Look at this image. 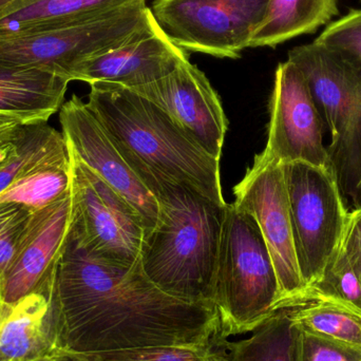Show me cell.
<instances>
[{
  "mask_svg": "<svg viewBox=\"0 0 361 361\" xmlns=\"http://www.w3.org/2000/svg\"><path fill=\"white\" fill-rule=\"evenodd\" d=\"M55 295L61 353L208 350L219 331L216 309L169 296L150 281L140 262L125 267L94 258L71 229L57 264Z\"/></svg>",
  "mask_w": 361,
  "mask_h": 361,
  "instance_id": "cell-1",
  "label": "cell"
},
{
  "mask_svg": "<svg viewBox=\"0 0 361 361\" xmlns=\"http://www.w3.org/2000/svg\"><path fill=\"white\" fill-rule=\"evenodd\" d=\"M133 171L159 206L158 221L142 242L144 274L169 296L216 309L214 276L227 203H216L156 171Z\"/></svg>",
  "mask_w": 361,
  "mask_h": 361,
  "instance_id": "cell-2",
  "label": "cell"
},
{
  "mask_svg": "<svg viewBox=\"0 0 361 361\" xmlns=\"http://www.w3.org/2000/svg\"><path fill=\"white\" fill-rule=\"evenodd\" d=\"M89 109L131 169L156 171L226 204L221 185L220 160L210 156L160 108L120 85H90Z\"/></svg>",
  "mask_w": 361,
  "mask_h": 361,
  "instance_id": "cell-3",
  "label": "cell"
},
{
  "mask_svg": "<svg viewBox=\"0 0 361 361\" xmlns=\"http://www.w3.org/2000/svg\"><path fill=\"white\" fill-rule=\"evenodd\" d=\"M154 23L145 0L80 18L0 30V66L37 69L70 80L82 61L133 39Z\"/></svg>",
  "mask_w": 361,
  "mask_h": 361,
  "instance_id": "cell-4",
  "label": "cell"
},
{
  "mask_svg": "<svg viewBox=\"0 0 361 361\" xmlns=\"http://www.w3.org/2000/svg\"><path fill=\"white\" fill-rule=\"evenodd\" d=\"M278 301L277 274L256 220L226 204L214 283L218 334L250 330L277 311Z\"/></svg>",
  "mask_w": 361,
  "mask_h": 361,
  "instance_id": "cell-5",
  "label": "cell"
},
{
  "mask_svg": "<svg viewBox=\"0 0 361 361\" xmlns=\"http://www.w3.org/2000/svg\"><path fill=\"white\" fill-rule=\"evenodd\" d=\"M305 75L324 126L330 131L328 152L343 197L361 207V71L318 42L288 52ZM347 200V199H345Z\"/></svg>",
  "mask_w": 361,
  "mask_h": 361,
  "instance_id": "cell-6",
  "label": "cell"
},
{
  "mask_svg": "<svg viewBox=\"0 0 361 361\" xmlns=\"http://www.w3.org/2000/svg\"><path fill=\"white\" fill-rule=\"evenodd\" d=\"M299 269L305 290L318 281L338 252L349 210L331 167L282 165Z\"/></svg>",
  "mask_w": 361,
  "mask_h": 361,
  "instance_id": "cell-7",
  "label": "cell"
},
{
  "mask_svg": "<svg viewBox=\"0 0 361 361\" xmlns=\"http://www.w3.org/2000/svg\"><path fill=\"white\" fill-rule=\"evenodd\" d=\"M69 152L72 233L94 258L120 267L137 264L146 231L139 212Z\"/></svg>",
  "mask_w": 361,
  "mask_h": 361,
  "instance_id": "cell-8",
  "label": "cell"
},
{
  "mask_svg": "<svg viewBox=\"0 0 361 361\" xmlns=\"http://www.w3.org/2000/svg\"><path fill=\"white\" fill-rule=\"evenodd\" d=\"M269 0H154L161 31L184 51L237 59L250 48Z\"/></svg>",
  "mask_w": 361,
  "mask_h": 361,
  "instance_id": "cell-9",
  "label": "cell"
},
{
  "mask_svg": "<svg viewBox=\"0 0 361 361\" xmlns=\"http://www.w3.org/2000/svg\"><path fill=\"white\" fill-rule=\"evenodd\" d=\"M233 203L256 220L269 248L279 283L277 310L295 307L305 293V284L297 258L282 165L254 160L233 188Z\"/></svg>",
  "mask_w": 361,
  "mask_h": 361,
  "instance_id": "cell-10",
  "label": "cell"
},
{
  "mask_svg": "<svg viewBox=\"0 0 361 361\" xmlns=\"http://www.w3.org/2000/svg\"><path fill=\"white\" fill-rule=\"evenodd\" d=\"M269 114L267 146L255 161L333 169L324 144V120L305 75L292 61L280 63L276 69Z\"/></svg>",
  "mask_w": 361,
  "mask_h": 361,
  "instance_id": "cell-11",
  "label": "cell"
},
{
  "mask_svg": "<svg viewBox=\"0 0 361 361\" xmlns=\"http://www.w3.org/2000/svg\"><path fill=\"white\" fill-rule=\"evenodd\" d=\"M59 122L69 149L139 212L145 233L154 228L159 216L156 197L123 158L87 102L72 95L59 110Z\"/></svg>",
  "mask_w": 361,
  "mask_h": 361,
  "instance_id": "cell-12",
  "label": "cell"
},
{
  "mask_svg": "<svg viewBox=\"0 0 361 361\" xmlns=\"http://www.w3.org/2000/svg\"><path fill=\"white\" fill-rule=\"evenodd\" d=\"M131 90L160 108L210 156L220 160L228 121L218 93L189 59L165 78Z\"/></svg>",
  "mask_w": 361,
  "mask_h": 361,
  "instance_id": "cell-13",
  "label": "cell"
},
{
  "mask_svg": "<svg viewBox=\"0 0 361 361\" xmlns=\"http://www.w3.org/2000/svg\"><path fill=\"white\" fill-rule=\"evenodd\" d=\"M71 216V187L32 212L4 273V302L23 298L56 269L69 235Z\"/></svg>",
  "mask_w": 361,
  "mask_h": 361,
  "instance_id": "cell-14",
  "label": "cell"
},
{
  "mask_svg": "<svg viewBox=\"0 0 361 361\" xmlns=\"http://www.w3.org/2000/svg\"><path fill=\"white\" fill-rule=\"evenodd\" d=\"M186 61L185 51L173 44L154 20L152 27L133 39L82 61L73 70L70 80L137 88L165 78Z\"/></svg>",
  "mask_w": 361,
  "mask_h": 361,
  "instance_id": "cell-15",
  "label": "cell"
},
{
  "mask_svg": "<svg viewBox=\"0 0 361 361\" xmlns=\"http://www.w3.org/2000/svg\"><path fill=\"white\" fill-rule=\"evenodd\" d=\"M56 269L23 298L2 305L0 361H42L61 353Z\"/></svg>",
  "mask_w": 361,
  "mask_h": 361,
  "instance_id": "cell-16",
  "label": "cell"
},
{
  "mask_svg": "<svg viewBox=\"0 0 361 361\" xmlns=\"http://www.w3.org/2000/svg\"><path fill=\"white\" fill-rule=\"evenodd\" d=\"M69 80L50 72L0 66V114L48 122L65 103Z\"/></svg>",
  "mask_w": 361,
  "mask_h": 361,
  "instance_id": "cell-17",
  "label": "cell"
},
{
  "mask_svg": "<svg viewBox=\"0 0 361 361\" xmlns=\"http://www.w3.org/2000/svg\"><path fill=\"white\" fill-rule=\"evenodd\" d=\"M295 326L288 309L277 310L250 330L221 336L210 349L224 361H293Z\"/></svg>",
  "mask_w": 361,
  "mask_h": 361,
  "instance_id": "cell-18",
  "label": "cell"
},
{
  "mask_svg": "<svg viewBox=\"0 0 361 361\" xmlns=\"http://www.w3.org/2000/svg\"><path fill=\"white\" fill-rule=\"evenodd\" d=\"M338 14V0H269L250 48H275L293 38L315 33Z\"/></svg>",
  "mask_w": 361,
  "mask_h": 361,
  "instance_id": "cell-19",
  "label": "cell"
},
{
  "mask_svg": "<svg viewBox=\"0 0 361 361\" xmlns=\"http://www.w3.org/2000/svg\"><path fill=\"white\" fill-rule=\"evenodd\" d=\"M12 140L14 154L0 166V193L44 161L68 150L61 131L46 121L19 125Z\"/></svg>",
  "mask_w": 361,
  "mask_h": 361,
  "instance_id": "cell-20",
  "label": "cell"
},
{
  "mask_svg": "<svg viewBox=\"0 0 361 361\" xmlns=\"http://www.w3.org/2000/svg\"><path fill=\"white\" fill-rule=\"evenodd\" d=\"M135 1L137 0H16L0 13V30L80 18Z\"/></svg>",
  "mask_w": 361,
  "mask_h": 361,
  "instance_id": "cell-21",
  "label": "cell"
},
{
  "mask_svg": "<svg viewBox=\"0 0 361 361\" xmlns=\"http://www.w3.org/2000/svg\"><path fill=\"white\" fill-rule=\"evenodd\" d=\"M70 187L71 158L68 147L2 191L0 202L23 204L34 212L67 192Z\"/></svg>",
  "mask_w": 361,
  "mask_h": 361,
  "instance_id": "cell-22",
  "label": "cell"
},
{
  "mask_svg": "<svg viewBox=\"0 0 361 361\" xmlns=\"http://www.w3.org/2000/svg\"><path fill=\"white\" fill-rule=\"evenodd\" d=\"M288 310L301 330L361 349L360 314L328 301H310Z\"/></svg>",
  "mask_w": 361,
  "mask_h": 361,
  "instance_id": "cell-23",
  "label": "cell"
},
{
  "mask_svg": "<svg viewBox=\"0 0 361 361\" xmlns=\"http://www.w3.org/2000/svg\"><path fill=\"white\" fill-rule=\"evenodd\" d=\"M310 301L337 303L361 315V275L341 245L324 275L305 290L297 305Z\"/></svg>",
  "mask_w": 361,
  "mask_h": 361,
  "instance_id": "cell-24",
  "label": "cell"
},
{
  "mask_svg": "<svg viewBox=\"0 0 361 361\" xmlns=\"http://www.w3.org/2000/svg\"><path fill=\"white\" fill-rule=\"evenodd\" d=\"M208 350L152 347L97 353H61V361H205Z\"/></svg>",
  "mask_w": 361,
  "mask_h": 361,
  "instance_id": "cell-25",
  "label": "cell"
},
{
  "mask_svg": "<svg viewBox=\"0 0 361 361\" xmlns=\"http://www.w3.org/2000/svg\"><path fill=\"white\" fill-rule=\"evenodd\" d=\"M314 42L334 51L361 71V10L332 21Z\"/></svg>",
  "mask_w": 361,
  "mask_h": 361,
  "instance_id": "cell-26",
  "label": "cell"
},
{
  "mask_svg": "<svg viewBox=\"0 0 361 361\" xmlns=\"http://www.w3.org/2000/svg\"><path fill=\"white\" fill-rule=\"evenodd\" d=\"M293 361H361V349L295 326Z\"/></svg>",
  "mask_w": 361,
  "mask_h": 361,
  "instance_id": "cell-27",
  "label": "cell"
},
{
  "mask_svg": "<svg viewBox=\"0 0 361 361\" xmlns=\"http://www.w3.org/2000/svg\"><path fill=\"white\" fill-rule=\"evenodd\" d=\"M32 212L23 204L0 202V274L4 277Z\"/></svg>",
  "mask_w": 361,
  "mask_h": 361,
  "instance_id": "cell-28",
  "label": "cell"
},
{
  "mask_svg": "<svg viewBox=\"0 0 361 361\" xmlns=\"http://www.w3.org/2000/svg\"><path fill=\"white\" fill-rule=\"evenodd\" d=\"M341 247L361 275V207L349 212Z\"/></svg>",
  "mask_w": 361,
  "mask_h": 361,
  "instance_id": "cell-29",
  "label": "cell"
},
{
  "mask_svg": "<svg viewBox=\"0 0 361 361\" xmlns=\"http://www.w3.org/2000/svg\"><path fill=\"white\" fill-rule=\"evenodd\" d=\"M20 124L23 123L16 116L0 114V139L12 137L15 129Z\"/></svg>",
  "mask_w": 361,
  "mask_h": 361,
  "instance_id": "cell-30",
  "label": "cell"
},
{
  "mask_svg": "<svg viewBox=\"0 0 361 361\" xmlns=\"http://www.w3.org/2000/svg\"><path fill=\"white\" fill-rule=\"evenodd\" d=\"M12 137L0 139V166L14 154L15 146Z\"/></svg>",
  "mask_w": 361,
  "mask_h": 361,
  "instance_id": "cell-31",
  "label": "cell"
},
{
  "mask_svg": "<svg viewBox=\"0 0 361 361\" xmlns=\"http://www.w3.org/2000/svg\"><path fill=\"white\" fill-rule=\"evenodd\" d=\"M205 361H224L223 358L219 355L216 352H214V350L208 349L207 354H206Z\"/></svg>",
  "mask_w": 361,
  "mask_h": 361,
  "instance_id": "cell-32",
  "label": "cell"
},
{
  "mask_svg": "<svg viewBox=\"0 0 361 361\" xmlns=\"http://www.w3.org/2000/svg\"><path fill=\"white\" fill-rule=\"evenodd\" d=\"M4 277L0 274V310L4 305Z\"/></svg>",
  "mask_w": 361,
  "mask_h": 361,
  "instance_id": "cell-33",
  "label": "cell"
},
{
  "mask_svg": "<svg viewBox=\"0 0 361 361\" xmlns=\"http://www.w3.org/2000/svg\"><path fill=\"white\" fill-rule=\"evenodd\" d=\"M14 1H16V0H0V13L4 12Z\"/></svg>",
  "mask_w": 361,
  "mask_h": 361,
  "instance_id": "cell-34",
  "label": "cell"
},
{
  "mask_svg": "<svg viewBox=\"0 0 361 361\" xmlns=\"http://www.w3.org/2000/svg\"><path fill=\"white\" fill-rule=\"evenodd\" d=\"M42 361H61V360H59V358H57V357H53V358H49V360H42Z\"/></svg>",
  "mask_w": 361,
  "mask_h": 361,
  "instance_id": "cell-35",
  "label": "cell"
},
{
  "mask_svg": "<svg viewBox=\"0 0 361 361\" xmlns=\"http://www.w3.org/2000/svg\"><path fill=\"white\" fill-rule=\"evenodd\" d=\"M360 1L361 2V0H360Z\"/></svg>",
  "mask_w": 361,
  "mask_h": 361,
  "instance_id": "cell-36",
  "label": "cell"
},
{
  "mask_svg": "<svg viewBox=\"0 0 361 361\" xmlns=\"http://www.w3.org/2000/svg\"><path fill=\"white\" fill-rule=\"evenodd\" d=\"M360 187H361V185H360Z\"/></svg>",
  "mask_w": 361,
  "mask_h": 361,
  "instance_id": "cell-37",
  "label": "cell"
}]
</instances>
